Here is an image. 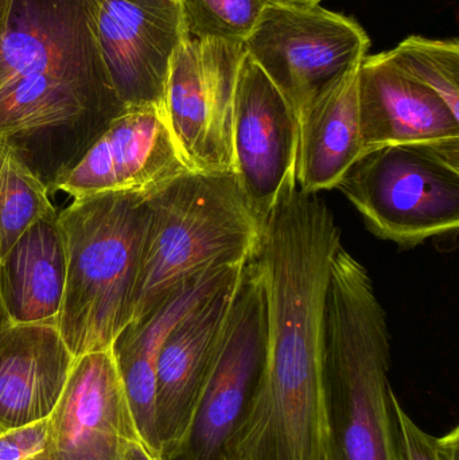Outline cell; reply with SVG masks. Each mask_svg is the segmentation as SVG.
I'll return each mask as SVG.
<instances>
[{
    "mask_svg": "<svg viewBox=\"0 0 459 460\" xmlns=\"http://www.w3.org/2000/svg\"><path fill=\"white\" fill-rule=\"evenodd\" d=\"M269 0H178L183 35L245 43Z\"/></svg>",
    "mask_w": 459,
    "mask_h": 460,
    "instance_id": "obj_21",
    "label": "cell"
},
{
    "mask_svg": "<svg viewBox=\"0 0 459 460\" xmlns=\"http://www.w3.org/2000/svg\"><path fill=\"white\" fill-rule=\"evenodd\" d=\"M0 460H7V453H5V447L2 442H0Z\"/></svg>",
    "mask_w": 459,
    "mask_h": 460,
    "instance_id": "obj_26",
    "label": "cell"
},
{
    "mask_svg": "<svg viewBox=\"0 0 459 460\" xmlns=\"http://www.w3.org/2000/svg\"><path fill=\"white\" fill-rule=\"evenodd\" d=\"M337 189L376 237L414 248L459 228V147L366 151Z\"/></svg>",
    "mask_w": 459,
    "mask_h": 460,
    "instance_id": "obj_5",
    "label": "cell"
},
{
    "mask_svg": "<svg viewBox=\"0 0 459 460\" xmlns=\"http://www.w3.org/2000/svg\"><path fill=\"white\" fill-rule=\"evenodd\" d=\"M75 357L56 324H10L0 332V429L50 418Z\"/></svg>",
    "mask_w": 459,
    "mask_h": 460,
    "instance_id": "obj_16",
    "label": "cell"
},
{
    "mask_svg": "<svg viewBox=\"0 0 459 460\" xmlns=\"http://www.w3.org/2000/svg\"><path fill=\"white\" fill-rule=\"evenodd\" d=\"M53 208L45 183L0 146V257Z\"/></svg>",
    "mask_w": 459,
    "mask_h": 460,
    "instance_id": "obj_20",
    "label": "cell"
},
{
    "mask_svg": "<svg viewBox=\"0 0 459 460\" xmlns=\"http://www.w3.org/2000/svg\"><path fill=\"white\" fill-rule=\"evenodd\" d=\"M388 61L407 77L438 94L459 118V43L411 35L393 50Z\"/></svg>",
    "mask_w": 459,
    "mask_h": 460,
    "instance_id": "obj_19",
    "label": "cell"
},
{
    "mask_svg": "<svg viewBox=\"0 0 459 460\" xmlns=\"http://www.w3.org/2000/svg\"><path fill=\"white\" fill-rule=\"evenodd\" d=\"M399 434V460H459V427L442 437L420 429L393 396Z\"/></svg>",
    "mask_w": 459,
    "mask_h": 460,
    "instance_id": "obj_22",
    "label": "cell"
},
{
    "mask_svg": "<svg viewBox=\"0 0 459 460\" xmlns=\"http://www.w3.org/2000/svg\"><path fill=\"white\" fill-rule=\"evenodd\" d=\"M27 460H48V456H46V450L42 451L40 454H38V456H32V458Z\"/></svg>",
    "mask_w": 459,
    "mask_h": 460,
    "instance_id": "obj_27",
    "label": "cell"
},
{
    "mask_svg": "<svg viewBox=\"0 0 459 460\" xmlns=\"http://www.w3.org/2000/svg\"><path fill=\"white\" fill-rule=\"evenodd\" d=\"M250 261V260H248ZM248 261L175 323L156 359V431L172 458L190 426Z\"/></svg>",
    "mask_w": 459,
    "mask_h": 460,
    "instance_id": "obj_13",
    "label": "cell"
},
{
    "mask_svg": "<svg viewBox=\"0 0 459 460\" xmlns=\"http://www.w3.org/2000/svg\"><path fill=\"white\" fill-rule=\"evenodd\" d=\"M67 253L56 208L0 257V296L11 324L58 323Z\"/></svg>",
    "mask_w": 459,
    "mask_h": 460,
    "instance_id": "obj_17",
    "label": "cell"
},
{
    "mask_svg": "<svg viewBox=\"0 0 459 460\" xmlns=\"http://www.w3.org/2000/svg\"><path fill=\"white\" fill-rule=\"evenodd\" d=\"M139 438L112 350L77 357L48 419V460H123Z\"/></svg>",
    "mask_w": 459,
    "mask_h": 460,
    "instance_id": "obj_12",
    "label": "cell"
},
{
    "mask_svg": "<svg viewBox=\"0 0 459 460\" xmlns=\"http://www.w3.org/2000/svg\"><path fill=\"white\" fill-rule=\"evenodd\" d=\"M110 85L124 108L164 110L167 75L183 38L178 0H84Z\"/></svg>",
    "mask_w": 459,
    "mask_h": 460,
    "instance_id": "obj_9",
    "label": "cell"
},
{
    "mask_svg": "<svg viewBox=\"0 0 459 460\" xmlns=\"http://www.w3.org/2000/svg\"><path fill=\"white\" fill-rule=\"evenodd\" d=\"M131 321L209 270L247 261L261 220L234 172H188L147 197Z\"/></svg>",
    "mask_w": 459,
    "mask_h": 460,
    "instance_id": "obj_3",
    "label": "cell"
},
{
    "mask_svg": "<svg viewBox=\"0 0 459 460\" xmlns=\"http://www.w3.org/2000/svg\"><path fill=\"white\" fill-rule=\"evenodd\" d=\"M7 314H5L4 305H3L2 296H0V332L5 327L10 326Z\"/></svg>",
    "mask_w": 459,
    "mask_h": 460,
    "instance_id": "obj_25",
    "label": "cell"
},
{
    "mask_svg": "<svg viewBox=\"0 0 459 460\" xmlns=\"http://www.w3.org/2000/svg\"><path fill=\"white\" fill-rule=\"evenodd\" d=\"M266 358V299L251 257L190 426L169 460H226V445L255 400Z\"/></svg>",
    "mask_w": 459,
    "mask_h": 460,
    "instance_id": "obj_7",
    "label": "cell"
},
{
    "mask_svg": "<svg viewBox=\"0 0 459 460\" xmlns=\"http://www.w3.org/2000/svg\"><path fill=\"white\" fill-rule=\"evenodd\" d=\"M296 2H321V0H296Z\"/></svg>",
    "mask_w": 459,
    "mask_h": 460,
    "instance_id": "obj_28",
    "label": "cell"
},
{
    "mask_svg": "<svg viewBox=\"0 0 459 460\" xmlns=\"http://www.w3.org/2000/svg\"><path fill=\"white\" fill-rule=\"evenodd\" d=\"M3 434H5V432H3V429H0V437H2Z\"/></svg>",
    "mask_w": 459,
    "mask_h": 460,
    "instance_id": "obj_29",
    "label": "cell"
},
{
    "mask_svg": "<svg viewBox=\"0 0 459 460\" xmlns=\"http://www.w3.org/2000/svg\"><path fill=\"white\" fill-rule=\"evenodd\" d=\"M390 338L368 270L342 245L326 295L321 460H399Z\"/></svg>",
    "mask_w": 459,
    "mask_h": 460,
    "instance_id": "obj_2",
    "label": "cell"
},
{
    "mask_svg": "<svg viewBox=\"0 0 459 460\" xmlns=\"http://www.w3.org/2000/svg\"><path fill=\"white\" fill-rule=\"evenodd\" d=\"M244 43L183 35L170 61L164 113L193 172H232V126Z\"/></svg>",
    "mask_w": 459,
    "mask_h": 460,
    "instance_id": "obj_8",
    "label": "cell"
},
{
    "mask_svg": "<svg viewBox=\"0 0 459 460\" xmlns=\"http://www.w3.org/2000/svg\"><path fill=\"white\" fill-rule=\"evenodd\" d=\"M341 229L318 194L283 186L252 261L266 299L267 358L226 460H321L326 295Z\"/></svg>",
    "mask_w": 459,
    "mask_h": 460,
    "instance_id": "obj_1",
    "label": "cell"
},
{
    "mask_svg": "<svg viewBox=\"0 0 459 460\" xmlns=\"http://www.w3.org/2000/svg\"><path fill=\"white\" fill-rule=\"evenodd\" d=\"M357 99L364 153L390 146L459 147V118L384 53L361 61Z\"/></svg>",
    "mask_w": 459,
    "mask_h": 460,
    "instance_id": "obj_14",
    "label": "cell"
},
{
    "mask_svg": "<svg viewBox=\"0 0 459 460\" xmlns=\"http://www.w3.org/2000/svg\"><path fill=\"white\" fill-rule=\"evenodd\" d=\"M296 153L293 108L245 53L234 91L232 172L261 221L283 186L296 181Z\"/></svg>",
    "mask_w": 459,
    "mask_h": 460,
    "instance_id": "obj_11",
    "label": "cell"
},
{
    "mask_svg": "<svg viewBox=\"0 0 459 460\" xmlns=\"http://www.w3.org/2000/svg\"><path fill=\"white\" fill-rule=\"evenodd\" d=\"M245 53L279 89L296 116L363 61L368 35L320 2L269 0Z\"/></svg>",
    "mask_w": 459,
    "mask_h": 460,
    "instance_id": "obj_6",
    "label": "cell"
},
{
    "mask_svg": "<svg viewBox=\"0 0 459 460\" xmlns=\"http://www.w3.org/2000/svg\"><path fill=\"white\" fill-rule=\"evenodd\" d=\"M148 217L147 197L135 193L75 199L59 213L67 270L57 327L75 358L110 349L131 322Z\"/></svg>",
    "mask_w": 459,
    "mask_h": 460,
    "instance_id": "obj_4",
    "label": "cell"
},
{
    "mask_svg": "<svg viewBox=\"0 0 459 460\" xmlns=\"http://www.w3.org/2000/svg\"><path fill=\"white\" fill-rule=\"evenodd\" d=\"M247 261L215 268L191 279L155 307L129 322L110 346L137 435L150 450L159 456L161 446L156 431L155 391L156 359L162 343L182 316L216 291Z\"/></svg>",
    "mask_w": 459,
    "mask_h": 460,
    "instance_id": "obj_15",
    "label": "cell"
},
{
    "mask_svg": "<svg viewBox=\"0 0 459 460\" xmlns=\"http://www.w3.org/2000/svg\"><path fill=\"white\" fill-rule=\"evenodd\" d=\"M123 460H164L159 454L147 447L140 438L129 440L124 451Z\"/></svg>",
    "mask_w": 459,
    "mask_h": 460,
    "instance_id": "obj_23",
    "label": "cell"
},
{
    "mask_svg": "<svg viewBox=\"0 0 459 460\" xmlns=\"http://www.w3.org/2000/svg\"><path fill=\"white\" fill-rule=\"evenodd\" d=\"M358 67L318 96L299 118L296 180L306 193L337 189L363 155Z\"/></svg>",
    "mask_w": 459,
    "mask_h": 460,
    "instance_id": "obj_18",
    "label": "cell"
},
{
    "mask_svg": "<svg viewBox=\"0 0 459 460\" xmlns=\"http://www.w3.org/2000/svg\"><path fill=\"white\" fill-rule=\"evenodd\" d=\"M15 0H0V37L7 30Z\"/></svg>",
    "mask_w": 459,
    "mask_h": 460,
    "instance_id": "obj_24",
    "label": "cell"
},
{
    "mask_svg": "<svg viewBox=\"0 0 459 460\" xmlns=\"http://www.w3.org/2000/svg\"><path fill=\"white\" fill-rule=\"evenodd\" d=\"M189 169L163 108H124L89 146L54 191L75 199L104 193L148 197Z\"/></svg>",
    "mask_w": 459,
    "mask_h": 460,
    "instance_id": "obj_10",
    "label": "cell"
}]
</instances>
